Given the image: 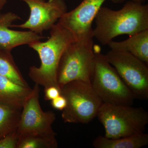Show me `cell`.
<instances>
[{
	"instance_id": "6da1fadb",
	"label": "cell",
	"mask_w": 148,
	"mask_h": 148,
	"mask_svg": "<svg viewBox=\"0 0 148 148\" xmlns=\"http://www.w3.org/2000/svg\"><path fill=\"white\" fill-rule=\"evenodd\" d=\"M94 20L93 38L107 45L120 35L132 36L148 29V5L127 1L118 10L102 6Z\"/></svg>"
},
{
	"instance_id": "7a4b0ae2",
	"label": "cell",
	"mask_w": 148,
	"mask_h": 148,
	"mask_svg": "<svg viewBox=\"0 0 148 148\" xmlns=\"http://www.w3.org/2000/svg\"><path fill=\"white\" fill-rule=\"evenodd\" d=\"M50 30V36L46 41H37L28 45L36 51L41 62L39 67H30L29 75L35 84L45 88L52 86L59 88L57 81L59 61L66 47L77 38L69 29L58 23Z\"/></svg>"
},
{
	"instance_id": "3957f363",
	"label": "cell",
	"mask_w": 148,
	"mask_h": 148,
	"mask_svg": "<svg viewBox=\"0 0 148 148\" xmlns=\"http://www.w3.org/2000/svg\"><path fill=\"white\" fill-rule=\"evenodd\" d=\"M93 34L77 39L64 50L57 71V81L61 87L69 82L81 80L91 83L95 66Z\"/></svg>"
},
{
	"instance_id": "277c9868",
	"label": "cell",
	"mask_w": 148,
	"mask_h": 148,
	"mask_svg": "<svg viewBox=\"0 0 148 148\" xmlns=\"http://www.w3.org/2000/svg\"><path fill=\"white\" fill-rule=\"evenodd\" d=\"M95 66L91 83L94 91L103 103L132 106L135 99L116 69L94 45Z\"/></svg>"
},
{
	"instance_id": "5b68a950",
	"label": "cell",
	"mask_w": 148,
	"mask_h": 148,
	"mask_svg": "<svg viewBox=\"0 0 148 148\" xmlns=\"http://www.w3.org/2000/svg\"><path fill=\"white\" fill-rule=\"evenodd\" d=\"M105 137L116 139L145 132L148 113L142 108L103 103L97 114Z\"/></svg>"
},
{
	"instance_id": "8992f818",
	"label": "cell",
	"mask_w": 148,
	"mask_h": 148,
	"mask_svg": "<svg viewBox=\"0 0 148 148\" xmlns=\"http://www.w3.org/2000/svg\"><path fill=\"white\" fill-rule=\"evenodd\" d=\"M61 91L67 101L61 114L64 122L86 124L97 116L103 103L91 83L73 81L64 85Z\"/></svg>"
},
{
	"instance_id": "52a82bcc",
	"label": "cell",
	"mask_w": 148,
	"mask_h": 148,
	"mask_svg": "<svg viewBox=\"0 0 148 148\" xmlns=\"http://www.w3.org/2000/svg\"><path fill=\"white\" fill-rule=\"evenodd\" d=\"M39 85L35 84L21 110L16 130L17 140L29 137L41 138L57 148L56 134L52 126L56 116L53 111H43L39 102Z\"/></svg>"
},
{
	"instance_id": "ba28073f",
	"label": "cell",
	"mask_w": 148,
	"mask_h": 148,
	"mask_svg": "<svg viewBox=\"0 0 148 148\" xmlns=\"http://www.w3.org/2000/svg\"><path fill=\"white\" fill-rule=\"evenodd\" d=\"M106 56L108 61L116 69L135 98L147 100V64L127 52L110 50Z\"/></svg>"
},
{
	"instance_id": "9c48e42d",
	"label": "cell",
	"mask_w": 148,
	"mask_h": 148,
	"mask_svg": "<svg viewBox=\"0 0 148 148\" xmlns=\"http://www.w3.org/2000/svg\"><path fill=\"white\" fill-rule=\"evenodd\" d=\"M27 4L30 10V15L27 21L16 27L41 35L50 30L67 12V7L64 0H21Z\"/></svg>"
},
{
	"instance_id": "30bf717a",
	"label": "cell",
	"mask_w": 148,
	"mask_h": 148,
	"mask_svg": "<svg viewBox=\"0 0 148 148\" xmlns=\"http://www.w3.org/2000/svg\"><path fill=\"white\" fill-rule=\"evenodd\" d=\"M106 0H83L79 5L67 11L57 23L71 31L77 38L92 34V21Z\"/></svg>"
},
{
	"instance_id": "8fae6325",
	"label": "cell",
	"mask_w": 148,
	"mask_h": 148,
	"mask_svg": "<svg viewBox=\"0 0 148 148\" xmlns=\"http://www.w3.org/2000/svg\"><path fill=\"white\" fill-rule=\"evenodd\" d=\"M21 19L12 12L0 14V47L12 51L19 46L41 40L45 37L32 31H18L10 29L14 22Z\"/></svg>"
},
{
	"instance_id": "7c38bea8",
	"label": "cell",
	"mask_w": 148,
	"mask_h": 148,
	"mask_svg": "<svg viewBox=\"0 0 148 148\" xmlns=\"http://www.w3.org/2000/svg\"><path fill=\"white\" fill-rule=\"evenodd\" d=\"M32 88L17 84L0 75V102L14 108L22 110Z\"/></svg>"
},
{
	"instance_id": "4fadbf2b",
	"label": "cell",
	"mask_w": 148,
	"mask_h": 148,
	"mask_svg": "<svg viewBox=\"0 0 148 148\" xmlns=\"http://www.w3.org/2000/svg\"><path fill=\"white\" fill-rule=\"evenodd\" d=\"M108 45L111 50L128 52L148 65V29L122 41H111Z\"/></svg>"
},
{
	"instance_id": "5bb4252c",
	"label": "cell",
	"mask_w": 148,
	"mask_h": 148,
	"mask_svg": "<svg viewBox=\"0 0 148 148\" xmlns=\"http://www.w3.org/2000/svg\"><path fill=\"white\" fill-rule=\"evenodd\" d=\"M148 144V134L144 132L116 139L99 136L92 142L95 148H140Z\"/></svg>"
},
{
	"instance_id": "9a60e30c",
	"label": "cell",
	"mask_w": 148,
	"mask_h": 148,
	"mask_svg": "<svg viewBox=\"0 0 148 148\" xmlns=\"http://www.w3.org/2000/svg\"><path fill=\"white\" fill-rule=\"evenodd\" d=\"M0 75L23 86H29L16 66L11 51L0 47Z\"/></svg>"
},
{
	"instance_id": "2e32d148",
	"label": "cell",
	"mask_w": 148,
	"mask_h": 148,
	"mask_svg": "<svg viewBox=\"0 0 148 148\" xmlns=\"http://www.w3.org/2000/svg\"><path fill=\"white\" fill-rule=\"evenodd\" d=\"M21 112L0 102V140L16 131Z\"/></svg>"
},
{
	"instance_id": "e0dca14e",
	"label": "cell",
	"mask_w": 148,
	"mask_h": 148,
	"mask_svg": "<svg viewBox=\"0 0 148 148\" xmlns=\"http://www.w3.org/2000/svg\"><path fill=\"white\" fill-rule=\"evenodd\" d=\"M16 148H55L46 140L35 137H29L18 139Z\"/></svg>"
},
{
	"instance_id": "ac0fdd59",
	"label": "cell",
	"mask_w": 148,
	"mask_h": 148,
	"mask_svg": "<svg viewBox=\"0 0 148 148\" xmlns=\"http://www.w3.org/2000/svg\"><path fill=\"white\" fill-rule=\"evenodd\" d=\"M17 143L16 131L0 140V148H16Z\"/></svg>"
},
{
	"instance_id": "d6986e66",
	"label": "cell",
	"mask_w": 148,
	"mask_h": 148,
	"mask_svg": "<svg viewBox=\"0 0 148 148\" xmlns=\"http://www.w3.org/2000/svg\"><path fill=\"white\" fill-rule=\"evenodd\" d=\"M61 95V89L58 87L52 86L45 88V99L46 101H52Z\"/></svg>"
},
{
	"instance_id": "ffe728a7",
	"label": "cell",
	"mask_w": 148,
	"mask_h": 148,
	"mask_svg": "<svg viewBox=\"0 0 148 148\" xmlns=\"http://www.w3.org/2000/svg\"><path fill=\"white\" fill-rule=\"evenodd\" d=\"M51 105L54 109L62 111L66 107L67 101L65 97L61 95L51 101Z\"/></svg>"
},
{
	"instance_id": "44dd1931",
	"label": "cell",
	"mask_w": 148,
	"mask_h": 148,
	"mask_svg": "<svg viewBox=\"0 0 148 148\" xmlns=\"http://www.w3.org/2000/svg\"><path fill=\"white\" fill-rule=\"evenodd\" d=\"M144 0H112V2L115 4L122 3L125 1H131L135 2L142 3Z\"/></svg>"
},
{
	"instance_id": "7402d4cb",
	"label": "cell",
	"mask_w": 148,
	"mask_h": 148,
	"mask_svg": "<svg viewBox=\"0 0 148 148\" xmlns=\"http://www.w3.org/2000/svg\"><path fill=\"white\" fill-rule=\"evenodd\" d=\"M7 3V0H0V14L1 13V11Z\"/></svg>"
}]
</instances>
